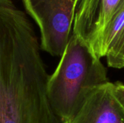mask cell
Wrapping results in <instances>:
<instances>
[{
  "mask_svg": "<svg viewBox=\"0 0 124 123\" xmlns=\"http://www.w3.org/2000/svg\"><path fill=\"white\" fill-rule=\"evenodd\" d=\"M40 50L25 12L12 0H0V123H59Z\"/></svg>",
  "mask_w": 124,
  "mask_h": 123,
  "instance_id": "6da1fadb",
  "label": "cell"
},
{
  "mask_svg": "<svg viewBox=\"0 0 124 123\" xmlns=\"http://www.w3.org/2000/svg\"><path fill=\"white\" fill-rule=\"evenodd\" d=\"M109 82L101 58L72 32L55 70L49 77L47 93L54 113L61 123L69 121L96 89Z\"/></svg>",
  "mask_w": 124,
  "mask_h": 123,
  "instance_id": "7a4b0ae2",
  "label": "cell"
},
{
  "mask_svg": "<svg viewBox=\"0 0 124 123\" xmlns=\"http://www.w3.org/2000/svg\"><path fill=\"white\" fill-rule=\"evenodd\" d=\"M40 30L41 50L61 57L73 32L78 0H22Z\"/></svg>",
  "mask_w": 124,
  "mask_h": 123,
  "instance_id": "3957f363",
  "label": "cell"
},
{
  "mask_svg": "<svg viewBox=\"0 0 124 123\" xmlns=\"http://www.w3.org/2000/svg\"><path fill=\"white\" fill-rule=\"evenodd\" d=\"M121 0H78L73 33L94 49Z\"/></svg>",
  "mask_w": 124,
  "mask_h": 123,
  "instance_id": "277c9868",
  "label": "cell"
},
{
  "mask_svg": "<svg viewBox=\"0 0 124 123\" xmlns=\"http://www.w3.org/2000/svg\"><path fill=\"white\" fill-rule=\"evenodd\" d=\"M61 123H124V109L113 94L112 83L96 89L71 120Z\"/></svg>",
  "mask_w": 124,
  "mask_h": 123,
  "instance_id": "5b68a950",
  "label": "cell"
},
{
  "mask_svg": "<svg viewBox=\"0 0 124 123\" xmlns=\"http://www.w3.org/2000/svg\"><path fill=\"white\" fill-rule=\"evenodd\" d=\"M124 28V0H121L93 50L100 57H106Z\"/></svg>",
  "mask_w": 124,
  "mask_h": 123,
  "instance_id": "8992f818",
  "label": "cell"
},
{
  "mask_svg": "<svg viewBox=\"0 0 124 123\" xmlns=\"http://www.w3.org/2000/svg\"><path fill=\"white\" fill-rule=\"evenodd\" d=\"M110 67L121 69L124 67V28L118 40L106 55Z\"/></svg>",
  "mask_w": 124,
  "mask_h": 123,
  "instance_id": "52a82bcc",
  "label": "cell"
},
{
  "mask_svg": "<svg viewBox=\"0 0 124 123\" xmlns=\"http://www.w3.org/2000/svg\"><path fill=\"white\" fill-rule=\"evenodd\" d=\"M112 88L115 96L124 109V84L120 82L112 83Z\"/></svg>",
  "mask_w": 124,
  "mask_h": 123,
  "instance_id": "ba28073f",
  "label": "cell"
}]
</instances>
